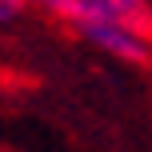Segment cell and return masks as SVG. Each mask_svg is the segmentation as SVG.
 Wrapping results in <instances>:
<instances>
[{
	"instance_id": "obj_1",
	"label": "cell",
	"mask_w": 152,
	"mask_h": 152,
	"mask_svg": "<svg viewBox=\"0 0 152 152\" xmlns=\"http://www.w3.org/2000/svg\"><path fill=\"white\" fill-rule=\"evenodd\" d=\"M24 4H36V8H44V12L60 16L68 24L120 20V24L144 28V16H148V0H24Z\"/></svg>"
},
{
	"instance_id": "obj_2",
	"label": "cell",
	"mask_w": 152,
	"mask_h": 152,
	"mask_svg": "<svg viewBox=\"0 0 152 152\" xmlns=\"http://www.w3.org/2000/svg\"><path fill=\"white\" fill-rule=\"evenodd\" d=\"M80 36L88 44H96L100 52L116 56V60H128V64H148V36L144 28L136 24H120V20H84L76 24Z\"/></svg>"
},
{
	"instance_id": "obj_3",
	"label": "cell",
	"mask_w": 152,
	"mask_h": 152,
	"mask_svg": "<svg viewBox=\"0 0 152 152\" xmlns=\"http://www.w3.org/2000/svg\"><path fill=\"white\" fill-rule=\"evenodd\" d=\"M24 12V0H0V28H8V24H16Z\"/></svg>"
}]
</instances>
